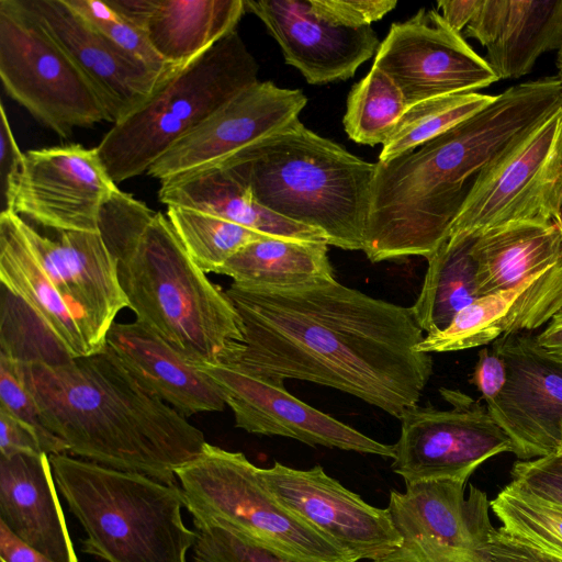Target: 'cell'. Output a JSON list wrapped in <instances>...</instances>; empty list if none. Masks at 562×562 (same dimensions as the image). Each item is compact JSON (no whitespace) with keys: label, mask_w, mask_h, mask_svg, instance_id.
<instances>
[{"label":"cell","mask_w":562,"mask_h":562,"mask_svg":"<svg viewBox=\"0 0 562 562\" xmlns=\"http://www.w3.org/2000/svg\"><path fill=\"white\" fill-rule=\"evenodd\" d=\"M241 341L220 363L277 380L308 381L351 394L400 418L432 373L412 307L337 280L278 290L232 283Z\"/></svg>","instance_id":"6da1fadb"},{"label":"cell","mask_w":562,"mask_h":562,"mask_svg":"<svg viewBox=\"0 0 562 562\" xmlns=\"http://www.w3.org/2000/svg\"><path fill=\"white\" fill-rule=\"evenodd\" d=\"M20 366L43 425L72 457L176 485V471L206 443L199 428L144 387L106 345L87 357Z\"/></svg>","instance_id":"7a4b0ae2"},{"label":"cell","mask_w":562,"mask_h":562,"mask_svg":"<svg viewBox=\"0 0 562 562\" xmlns=\"http://www.w3.org/2000/svg\"><path fill=\"white\" fill-rule=\"evenodd\" d=\"M99 229L136 321L196 364L222 362L241 341L240 317L189 256L168 217L120 189Z\"/></svg>","instance_id":"3957f363"},{"label":"cell","mask_w":562,"mask_h":562,"mask_svg":"<svg viewBox=\"0 0 562 562\" xmlns=\"http://www.w3.org/2000/svg\"><path fill=\"white\" fill-rule=\"evenodd\" d=\"M216 166L241 182L261 206L323 232L328 245L363 249L375 164L317 135L299 119Z\"/></svg>","instance_id":"277c9868"},{"label":"cell","mask_w":562,"mask_h":562,"mask_svg":"<svg viewBox=\"0 0 562 562\" xmlns=\"http://www.w3.org/2000/svg\"><path fill=\"white\" fill-rule=\"evenodd\" d=\"M57 488L81 524L83 550L106 562H187L195 531L181 487L75 458L49 456Z\"/></svg>","instance_id":"5b68a950"},{"label":"cell","mask_w":562,"mask_h":562,"mask_svg":"<svg viewBox=\"0 0 562 562\" xmlns=\"http://www.w3.org/2000/svg\"><path fill=\"white\" fill-rule=\"evenodd\" d=\"M257 75L258 65L237 31L173 68L97 146L109 177L117 184L147 172L176 143L258 82Z\"/></svg>","instance_id":"8992f818"},{"label":"cell","mask_w":562,"mask_h":562,"mask_svg":"<svg viewBox=\"0 0 562 562\" xmlns=\"http://www.w3.org/2000/svg\"><path fill=\"white\" fill-rule=\"evenodd\" d=\"M176 475L193 520L225 525L293 559L356 562L335 542L282 506L263 485L260 468L241 452L206 442Z\"/></svg>","instance_id":"52a82bcc"},{"label":"cell","mask_w":562,"mask_h":562,"mask_svg":"<svg viewBox=\"0 0 562 562\" xmlns=\"http://www.w3.org/2000/svg\"><path fill=\"white\" fill-rule=\"evenodd\" d=\"M31 249L34 285L67 347L79 356L101 351L127 307L116 260L99 231L41 232L20 216Z\"/></svg>","instance_id":"ba28073f"},{"label":"cell","mask_w":562,"mask_h":562,"mask_svg":"<svg viewBox=\"0 0 562 562\" xmlns=\"http://www.w3.org/2000/svg\"><path fill=\"white\" fill-rule=\"evenodd\" d=\"M562 201V105L513 140L476 176L449 236L514 223L554 222Z\"/></svg>","instance_id":"9c48e42d"},{"label":"cell","mask_w":562,"mask_h":562,"mask_svg":"<svg viewBox=\"0 0 562 562\" xmlns=\"http://www.w3.org/2000/svg\"><path fill=\"white\" fill-rule=\"evenodd\" d=\"M0 78L11 99L60 137L106 121L87 79L23 0H0Z\"/></svg>","instance_id":"30bf717a"},{"label":"cell","mask_w":562,"mask_h":562,"mask_svg":"<svg viewBox=\"0 0 562 562\" xmlns=\"http://www.w3.org/2000/svg\"><path fill=\"white\" fill-rule=\"evenodd\" d=\"M440 393L451 408L415 404L400 416L392 470L406 485L443 480L465 484L486 460L514 451L487 408L457 391L441 389Z\"/></svg>","instance_id":"8fae6325"},{"label":"cell","mask_w":562,"mask_h":562,"mask_svg":"<svg viewBox=\"0 0 562 562\" xmlns=\"http://www.w3.org/2000/svg\"><path fill=\"white\" fill-rule=\"evenodd\" d=\"M408 105L431 98L476 92L498 81L485 58L435 9L395 22L374 58Z\"/></svg>","instance_id":"7c38bea8"},{"label":"cell","mask_w":562,"mask_h":562,"mask_svg":"<svg viewBox=\"0 0 562 562\" xmlns=\"http://www.w3.org/2000/svg\"><path fill=\"white\" fill-rule=\"evenodd\" d=\"M117 190L97 147L31 149L24 153L10 211L43 228L97 232L101 211Z\"/></svg>","instance_id":"4fadbf2b"},{"label":"cell","mask_w":562,"mask_h":562,"mask_svg":"<svg viewBox=\"0 0 562 562\" xmlns=\"http://www.w3.org/2000/svg\"><path fill=\"white\" fill-rule=\"evenodd\" d=\"M263 485L292 514L335 542L356 562L378 561L401 542L391 515L366 503L321 465L297 470L274 462L260 468Z\"/></svg>","instance_id":"5bb4252c"},{"label":"cell","mask_w":562,"mask_h":562,"mask_svg":"<svg viewBox=\"0 0 562 562\" xmlns=\"http://www.w3.org/2000/svg\"><path fill=\"white\" fill-rule=\"evenodd\" d=\"M492 349L506 363L507 382L486 408L510 438L513 453L520 460L557 453L562 446V360L525 334L503 336Z\"/></svg>","instance_id":"9a60e30c"},{"label":"cell","mask_w":562,"mask_h":562,"mask_svg":"<svg viewBox=\"0 0 562 562\" xmlns=\"http://www.w3.org/2000/svg\"><path fill=\"white\" fill-rule=\"evenodd\" d=\"M218 385L235 417L250 434L281 436L310 446L394 457V446L379 442L290 394L284 382L226 363L198 364Z\"/></svg>","instance_id":"2e32d148"},{"label":"cell","mask_w":562,"mask_h":562,"mask_svg":"<svg viewBox=\"0 0 562 562\" xmlns=\"http://www.w3.org/2000/svg\"><path fill=\"white\" fill-rule=\"evenodd\" d=\"M464 483L429 481L392 491L387 510L402 539L426 562H487L492 531L487 494Z\"/></svg>","instance_id":"e0dca14e"},{"label":"cell","mask_w":562,"mask_h":562,"mask_svg":"<svg viewBox=\"0 0 562 562\" xmlns=\"http://www.w3.org/2000/svg\"><path fill=\"white\" fill-rule=\"evenodd\" d=\"M306 102L299 89L258 81L176 143L146 173L162 182L214 167L299 119Z\"/></svg>","instance_id":"ac0fdd59"},{"label":"cell","mask_w":562,"mask_h":562,"mask_svg":"<svg viewBox=\"0 0 562 562\" xmlns=\"http://www.w3.org/2000/svg\"><path fill=\"white\" fill-rule=\"evenodd\" d=\"M87 79L115 124L139 108L167 72H156L92 29L66 0H23Z\"/></svg>","instance_id":"d6986e66"},{"label":"cell","mask_w":562,"mask_h":562,"mask_svg":"<svg viewBox=\"0 0 562 562\" xmlns=\"http://www.w3.org/2000/svg\"><path fill=\"white\" fill-rule=\"evenodd\" d=\"M244 1L278 42L285 63L311 85L351 78L381 44L371 26H337L315 16L307 0Z\"/></svg>","instance_id":"ffe728a7"},{"label":"cell","mask_w":562,"mask_h":562,"mask_svg":"<svg viewBox=\"0 0 562 562\" xmlns=\"http://www.w3.org/2000/svg\"><path fill=\"white\" fill-rule=\"evenodd\" d=\"M562 310V260L517 285L481 296L443 330L428 334L420 352H446L485 346L496 339L548 324Z\"/></svg>","instance_id":"44dd1931"},{"label":"cell","mask_w":562,"mask_h":562,"mask_svg":"<svg viewBox=\"0 0 562 562\" xmlns=\"http://www.w3.org/2000/svg\"><path fill=\"white\" fill-rule=\"evenodd\" d=\"M106 346L144 387L183 417L224 409L215 381L138 321L115 322Z\"/></svg>","instance_id":"7402d4cb"},{"label":"cell","mask_w":562,"mask_h":562,"mask_svg":"<svg viewBox=\"0 0 562 562\" xmlns=\"http://www.w3.org/2000/svg\"><path fill=\"white\" fill-rule=\"evenodd\" d=\"M465 35L486 48L498 80L521 78L562 47V0H481Z\"/></svg>","instance_id":"603a6c76"},{"label":"cell","mask_w":562,"mask_h":562,"mask_svg":"<svg viewBox=\"0 0 562 562\" xmlns=\"http://www.w3.org/2000/svg\"><path fill=\"white\" fill-rule=\"evenodd\" d=\"M49 457H0V521L54 562H79L57 495Z\"/></svg>","instance_id":"cb8c5ba5"},{"label":"cell","mask_w":562,"mask_h":562,"mask_svg":"<svg viewBox=\"0 0 562 562\" xmlns=\"http://www.w3.org/2000/svg\"><path fill=\"white\" fill-rule=\"evenodd\" d=\"M136 25L161 59L180 67L227 34L246 11L244 0H106Z\"/></svg>","instance_id":"d4e9b609"},{"label":"cell","mask_w":562,"mask_h":562,"mask_svg":"<svg viewBox=\"0 0 562 562\" xmlns=\"http://www.w3.org/2000/svg\"><path fill=\"white\" fill-rule=\"evenodd\" d=\"M158 196L167 206L206 213L266 236L328 244L323 232L291 222L258 204L250 191L220 166L162 181Z\"/></svg>","instance_id":"484cf974"},{"label":"cell","mask_w":562,"mask_h":562,"mask_svg":"<svg viewBox=\"0 0 562 562\" xmlns=\"http://www.w3.org/2000/svg\"><path fill=\"white\" fill-rule=\"evenodd\" d=\"M479 297L510 289L562 260V232L552 222L514 223L476 236Z\"/></svg>","instance_id":"4316f807"},{"label":"cell","mask_w":562,"mask_h":562,"mask_svg":"<svg viewBox=\"0 0 562 562\" xmlns=\"http://www.w3.org/2000/svg\"><path fill=\"white\" fill-rule=\"evenodd\" d=\"M216 273L234 283L278 290L303 289L335 279L326 241L265 237L240 249Z\"/></svg>","instance_id":"83f0119b"},{"label":"cell","mask_w":562,"mask_h":562,"mask_svg":"<svg viewBox=\"0 0 562 562\" xmlns=\"http://www.w3.org/2000/svg\"><path fill=\"white\" fill-rule=\"evenodd\" d=\"M475 238L469 234L451 235L427 259L422 289L411 306L427 335L447 328L459 312L479 299Z\"/></svg>","instance_id":"f1b7e54d"},{"label":"cell","mask_w":562,"mask_h":562,"mask_svg":"<svg viewBox=\"0 0 562 562\" xmlns=\"http://www.w3.org/2000/svg\"><path fill=\"white\" fill-rule=\"evenodd\" d=\"M490 507L504 535L562 561V507L514 482L498 492Z\"/></svg>","instance_id":"f546056e"},{"label":"cell","mask_w":562,"mask_h":562,"mask_svg":"<svg viewBox=\"0 0 562 562\" xmlns=\"http://www.w3.org/2000/svg\"><path fill=\"white\" fill-rule=\"evenodd\" d=\"M495 95L479 92L442 95L408 105L382 145L380 161L411 151L472 116Z\"/></svg>","instance_id":"4dcf8cb0"},{"label":"cell","mask_w":562,"mask_h":562,"mask_svg":"<svg viewBox=\"0 0 562 562\" xmlns=\"http://www.w3.org/2000/svg\"><path fill=\"white\" fill-rule=\"evenodd\" d=\"M407 108L394 81L372 65L348 94L344 127L356 143L384 144Z\"/></svg>","instance_id":"1f68e13d"},{"label":"cell","mask_w":562,"mask_h":562,"mask_svg":"<svg viewBox=\"0 0 562 562\" xmlns=\"http://www.w3.org/2000/svg\"><path fill=\"white\" fill-rule=\"evenodd\" d=\"M167 217L189 256L205 273H216L240 249L268 237L231 221L180 206H167Z\"/></svg>","instance_id":"d6a6232c"},{"label":"cell","mask_w":562,"mask_h":562,"mask_svg":"<svg viewBox=\"0 0 562 562\" xmlns=\"http://www.w3.org/2000/svg\"><path fill=\"white\" fill-rule=\"evenodd\" d=\"M92 29L149 69L167 72L176 66L166 64L151 48L145 34L111 8L106 0H66Z\"/></svg>","instance_id":"836d02e7"},{"label":"cell","mask_w":562,"mask_h":562,"mask_svg":"<svg viewBox=\"0 0 562 562\" xmlns=\"http://www.w3.org/2000/svg\"><path fill=\"white\" fill-rule=\"evenodd\" d=\"M193 521L194 562H307L273 551L225 525Z\"/></svg>","instance_id":"e575fe53"},{"label":"cell","mask_w":562,"mask_h":562,"mask_svg":"<svg viewBox=\"0 0 562 562\" xmlns=\"http://www.w3.org/2000/svg\"><path fill=\"white\" fill-rule=\"evenodd\" d=\"M0 407L33 426L46 454H68L66 445L43 425L37 405L29 392L20 362L0 352Z\"/></svg>","instance_id":"d590c367"},{"label":"cell","mask_w":562,"mask_h":562,"mask_svg":"<svg viewBox=\"0 0 562 562\" xmlns=\"http://www.w3.org/2000/svg\"><path fill=\"white\" fill-rule=\"evenodd\" d=\"M510 475L519 487L562 507V457L558 453L517 461Z\"/></svg>","instance_id":"8d00e7d4"},{"label":"cell","mask_w":562,"mask_h":562,"mask_svg":"<svg viewBox=\"0 0 562 562\" xmlns=\"http://www.w3.org/2000/svg\"><path fill=\"white\" fill-rule=\"evenodd\" d=\"M311 12L337 26L360 29L370 26L392 11L395 0H307Z\"/></svg>","instance_id":"74e56055"},{"label":"cell","mask_w":562,"mask_h":562,"mask_svg":"<svg viewBox=\"0 0 562 562\" xmlns=\"http://www.w3.org/2000/svg\"><path fill=\"white\" fill-rule=\"evenodd\" d=\"M0 184L1 213L9 212L11 199L23 167L22 153L18 146L3 104L0 106Z\"/></svg>","instance_id":"f35d334b"},{"label":"cell","mask_w":562,"mask_h":562,"mask_svg":"<svg viewBox=\"0 0 562 562\" xmlns=\"http://www.w3.org/2000/svg\"><path fill=\"white\" fill-rule=\"evenodd\" d=\"M46 453L37 430L0 407V457Z\"/></svg>","instance_id":"ab89813d"},{"label":"cell","mask_w":562,"mask_h":562,"mask_svg":"<svg viewBox=\"0 0 562 562\" xmlns=\"http://www.w3.org/2000/svg\"><path fill=\"white\" fill-rule=\"evenodd\" d=\"M472 382L486 404L497 398L507 382V368L504 359L493 349L482 348L474 367Z\"/></svg>","instance_id":"60d3db41"},{"label":"cell","mask_w":562,"mask_h":562,"mask_svg":"<svg viewBox=\"0 0 562 562\" xmlns=\"http://www.w3.org/2000/svg\"><path fill=\"white\" fill-rule=\"evenodd\" d=\"M485 554L487 562H562L510 539L499 529L492 531Z\"/></svg>","instance_id":"b9f144b4"},{"label":"cell","mask_w":562,"mask_h":562,"mask_svg":"<svg viewBox=\"0 0 562 562\" xmlns=\"http://www.w3.org/2000/svg\"><path fill=\"white\" fill-rule=\"evenodd\" d=\"M1 562H54L21 539L0 521Z\"/></svg>","instance_id":"7bdbcfd3"},{"label":"cell","mask_w":562,"mask_h":562,"mask_svg":"<svg viewBox=\"0 0 562 562\" xmlns=\"http://www.w3.org/2000/svg\"><path fill=\"white\" fill-rule=\"evenodd\" d=\"M480 3L481 0H441L437 2L445 21L459 33L469 24Z\"/></svg>","instance_id":"ee69618b"},{"label":"cell","mask_w":562,"mask_h":562,"mask_svg":"<svg viewBox=\"0 0 562 562\" xmlns=\"http://www.w3.org/2000/svg\"><path fill=\"white\" fill-rule=\"evenodd\" d=\"M535 339L540 347L562 360V310L535 336Z\"/></svg>","instance_id":"f6af8a7d"},{"label":"cell","mask_w":562,"mask_h":562,"mask_svg":"<svg viewBox=\"0 0 562 562\" xmlns=\"http://www.w3.org/2000/svg\"><path fill=\"white\" fill-rule=\"evenodd\" d=\"M557 67H558V77L561 79L562 81V52H558V58H557Z\"/></svg>","instance_id":"bcb514c9"},{"label":"cell","mask_w":562,"mask_h":562,"mask_svg":"<svg viewBox=\"0 0 562 562\" xmlns=\"http://www.w3.org/2000/svg\"><path fill=\"white\" fill-rule=\"evenodd\" d=\"M554 223L558 225V227L562 232V201H561L557 217L554 220Z\"/></svg>","instance_id":"7dc6e473"},{"label":"cell","mask_w":562,"mask_h":562,"mask_svg":"<svg viewBox=\"0 0 562 562\" xmlns=\"http://www.w3.org/2000/svg\"><path fill=\"white\" fill-rule=\"evenodd\" d=\"M560 457H562V446L560 447L559 451L557 452Z\"/></svg>","instance_id":"c3c4849f"},{"label":"cell","mask_w":562,"mask_h":562,"mask_svg":"<svg viewBox=\"0 0 562 562\" xmlns=\"http://www.w3.org/2000/svg\"><path fill=\"white\" fill-rule=\"evenodd\" d=\"M559 50H560V52H562V47H561ZM559 50H558V52H559Z\"/></svg>","instance_id":"681fc988"}]
</instances>
